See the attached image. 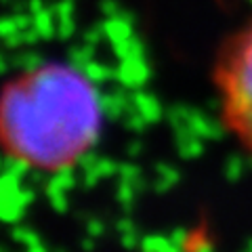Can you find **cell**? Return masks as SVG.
Instances as JSON below:
<instances>
[{
  "label": "cell",
  "mask_w": 252,
  "mask_h": 252,
  "mask_svg": "<svg viewBox=\"0 0 252 252\" xmlns=\"http://www.w3.org/2000/svg\"><path fill=\"white\" fill-rule=\"evenodd\" d=\"M101 126V94L72 63L44 61L4 82L0 139L21 168L40 175L72 170L94 147Z\"/></svg>",
  "instance_id": "6da1fadb"
},
{
  "label": "cell",
  "mask_w": 252,
  "mask_h": 252,
  "mask_svg": "<svg viewBox=\"0 0 252 252\" xmlns=\"http://www.w3.org/2000/svg\"><path fill=\"white\" fill-rule=\"evenodd\" d=\"M212 82L220 122L252 156V19L223 42L212 67Z\"/></svg>",
  "instance_id": "7a4b0ae2"
}]
</instances>
